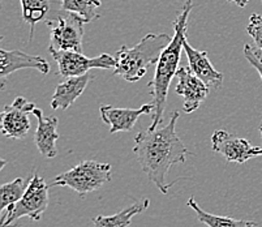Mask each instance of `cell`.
Returning a JSON list of instances; mask_svg holds the SVG:
<instances>
[{
	"label": "cell",
	"instance_id": "1",
	"mask_svg": "<svg viewBox=\"0 0 262 227\" xmlns=\"http://www.w3.org/2000/svg\"><path fill=\"white\" fill-rule=\"evenodd\" d=\"M179 112L173 111L170 120L163 128L141 131L135 137V152L141 169L147 179L161 191L167 195L175 181L167 183V175L171 166L184 163L189 150L176 133V120Z\"/></svg>",
	"mask_w": 262,
	"mask_h": 227
},
{
	"label": "cell",
	"instance_id": "2",
	"mask_svg": "<svg viewBox=\"0 0 262 227\" xmlns=\"http://www.w3.org/2000/svg\"><path fill=\"white\" fill-rule=\"evenodd\" d=\"M194 8L193 0H188L182 11L176 16L173 21V35L168 46L162 51L156 64V73L154 78L149 82L147 87L151 88L150 94L153 97L154 112L153 121L149 128L156 130L163 121L164 109H166V101H167L168 88L173 77L178 73L179 61L182 56V51L184 50V39L187 38V23L189 17L190 11Z\"/></svg>",
	"mask_w": 262,
	"mask_h": 227
},
{
	"label": "cell",
	"instance_id": "3",
	"mask_svg": "<svg viewBox=\"0 0 262 227\" xmlns=\"http://www.w3.org/2000/svg\"><path fill=\"white\" fill-rule=\"evenodd\" d=\"M172 37L166 33L146 34L136 46H121L116 51L114 76H121L128 82L140 81L151 66L158 63L162 51L168 46Z\"/></svg>",
	"mask_w": 262,
	"mask_h": 227
},
{
	"label": "cell",
	"instance_id": "4",
	"mask_svg": "<svg viewBox=\"0 0 262 227\" xmlns=\"http://www.w3.org/2000/svg\"><path fill=\"white\" fill-rule=\"evenodd\" d=\"M49 188L50 184H46L43 178L37 173L33 174L21 200L9 205L3 212L2 227H16V222L23 217L39 221L49 207Z\"/></svg>",
	"mask_w": 262,
	"mask_h": 227
},
{
	"label": "cell",
	"instance_id": "5",
	"mask_svg": "<svg viewBox=\"0 0 262 227\" xmlns=\"http://www.w3.org/2000/svg\"><path fill=\"white\" fill-rule=\"evenodd\" d=\"M111 164L95 161H84L54 179L51 187H70L81 197L99 190L111 181Z\"/></svg>",
	"mask_w": 262,
	"mask_h": 227
},
{
	"label": "cell",
	"instance_id": "6",
	"mask_svg": "<svg viewBox=\"0 0 262 227\" xmlns=\"http://www.w3.org/2000/svg\"><path fill=\"white\" fill-rule=\"evenodd\" d=\"M50 28L49 51L82 52L84 26L86 21L77 13L59 9L55 16L46 21Z\"/></svg>",
	"mask_w": 262,
	"mask_h": 227
},
{
	"label": "cell",
	"instance_id": "7",
	"mask_svg": "<svg viewBox=\"0 0 262 227\" xmlns=\"http://www.w3.org/2000/svg\"><path fill=\"white\" fill-rule=\"evenodd\" d=\"M55 61L58 64L59 75L61 77H76L89 73L90 69L115 68L116 60L110 54H101L95 58H88L77 51H52Z\"/></svg>",
	"mask_w": 262,
	"mask_h": 227
},
{
	"label": "cell",
	"instance_id": "8",
	"mask_svg": "<svg viewBox=\"0 0 262 227\" xmlns=\"http://www.w3.org/2000/svg\"><path fill=\"white\" fill-rule=\"evenodd\" d=\"M35 105L26 101L24 97H17L11 105L4 106L0 114V127L2 133L6 137L21 140L25 138L30 131L29 115L33 114Z\"/></svg>",
	"mask_w": 262,
	"mask_h": 227
},
{
	"label": "cell",
	"instance_id": "9",
	"mask_svg": "<svg viewBox=\"0 0 262 227\" xmlns=\"http://www.w3.org/2000/svg\"><path fill=\"white\" fill-rule=\"evenodd\" d=\"M211 148L223 155L227 162L244 163L251 158L262 155V148L253 147L247 138L239 137L225 130H218L211 136Z\"/></svg>",
	"mask_w": 262,
	"mask_h": 227
},
{
	"label": "cell",
	"instance_id": "10",
	"mask_svg": "<svg viewBox=\"0 0 262 227\" xmlns=\"http://www.w3.org/2000/svg\"><path fill=\"white\" fill-rule=\"evenodd\" d=\"M176 78H178L175 88L176 94L184 98L183 109L184 112L190 114L199 109L200 105L208 98L209 87L192 72L189 67H179Z\"/></svg>",
	"mask_w": 262,
	"mask_h": 227
},
{
	"label": "cell",
	"instance_id": "11",
	"mask_svg": "<svg viewBox=\"0 0 262 227\" xmlns=\"http://www.w3.org/2000/svg\"><path fill=\"white\" fill-rule=\"evenodd\" d=\"M102 121L110 126V133L129 132L133 130L141 115L153 114L154 104L142 105L140 109H119V107L102 105L99 107Z\"/></svg>",
	"mask_w": 262,
	"mask_h": 227
},
{
	"label": "cell",
	"instance_id": "12",
	"mask_svg": "<svg viewBox=\"0 0 262 227\" xmlns=\"http://www.w3.org/2000/svg\"><path fill=\"white\" fill-rule=\"evenodd\" d=\"M37 69L42 75L50 72V64L39 55H29L20 50H0V78L4 80L18 69Z\"/></svg>",
	"mask_w": 262,
	"mask_h": 227
},
{
	"label": "cell",
	"instance_id": "13",
	"mask_svg": "<svg viewBox=\"0 0 262 227\" xmlns=\"http://www.w3.org/2000/svg\"><path fill=\"white\" fill-rule=\"evenodd\" d=\"M33 115L37 118L38 126L35 130L34 142L37 149L45 158H54L58 154L56 141L59 140L58 118L56 116H45L43 111L35 107Z\"/></svg>",
	"mask_w": 262,
	"mask_h": 227
},
{
	"label": "cell",
	"instance_id": "14",
	"mask_svg": "<svg viewBox=\"0 0 262 227\" xmlns=\"http://www.w3.org/2000/svg\"><path fill=\"white\" fill-rule=\"evenodd\" d=\"M184 51L187 54L189 68L192 72L201 78L208 87H213L214 89H221L223 85V73L218 72L209 60V54L206 51L193 49L188 39H184Z\"/></svg>",
	"mask_w": 262,
	"mask_h": 227
},
{
	"label": "cell",
	"instance_id": "15",
	"mask_svg": "<svg viewBox=\"0 0 262 227\" xmlns=\"http://www.w3.org/2000/svg\"><path fill=\"white\" fill-rule=\"evenodd\" d=\"M90 73L76 77H68L66 81L60 82L55 89L51 99V107L54 110H68L76 102L78 97L85 92L90 82L93 81Z\"/></svg>",
	"mask_w": 262,
	"mask_h": 227
},
{
	"label": "cell",
	"instance_id": "16",
	"mask_svg": "<svg viewBox=\"0 0 262 227\" xmlns=\"http://www.w3.org/2000/svg\"><path fill=\"white\" fill-rule=\"evenodd\" d=\"M149 205V198H142L114 216H97L93 218V227H128L133 217L145 212Z\"/></svg>",
	"mask_w": 262,
	"mask_h": 227
},
{
	"label": "cell",
	"instance_id": "17",
	"mask_svg": "<svg viewBox=\"0 0 262 227\" xmlns=\"http://www.w3.org/2000/svg\"><path fill=\"white\" fill-rule=\"evenodd\" d=\"M187 205L196 212L197 218L208 227H257V223L254 221H244V219H235L231 218V217L215 216V214L205 212L200 208L194 197L188 198Z\"/></svg>",
	"mask_w": 262,
	"mask_h": 227
},
{
	"label": "cell",
	"instance_id": "18",
	"mask_svg": "<svg viewBox=\"0 0 262 227\" xmlns=\"http://www.w3.org/2000/svg\"><path fill=\"white\" fill-rule=\"evenodd\" d=\"M23 6V18L28 24H30V39L34 34V26L39 21L49 15L52 9V6L56 3V0H20Z\"/></svg>",
	"mask_w": 262,
	"mask_h": 227
},
{
	"label": "cell",
	"instance_id": "19",
	"mask_svg": "<svg viewBox=\"0 0 262 227\" xmlns=\"http://www.w3.org/2000/svg\"><path fill=\"white\" fill-rule=\"evenodd\" d=\"M101 0H61L60 8L77 13L88 23L98 20L101 17L95 9L101 7Z\"/></svg>",
	"mask_w": 262,
	"mask_h": 227
},
{
	"label": "cell",
	"instance_id": "20",
	"mask_svg": "<svg viewBox=\"0 0 262 227\" xmlns=\"http://www.w3.org/2000/svg\"><path fill=\"white\" fill-rule=\"evenodd\" d=\"M30 179V178H29ZM29 181L23 178H16L11 183H4L0 187V210L4 212L9 205L16 204L25 193Z\"/></svg>",
	"mask_w": 262,
	"mask_h": 227
},
{
	"label": "cell",
	"instance_id": "21",
	"mask_svg": "<svg viewBox=\"0 0 262 227\" xmlns=\"http://www.w3.org/2000/svg\"><path fill=\"white\" fill-rule=\"evenodd\" d=\"M247 32L254 40L257 49L262 51V16L257 15V13L251 15L247 26Z\"/></svg>",
	"mask_w": 262,
	"mask_h": 227
},
{
	"label": "cell",
	"instance_id": "22",
	"mask_svg": "<svg viewBox=\"0 0 262 227\" xmlns=\"http://www.w3.org/2000/svg\"><path fill=\"white\" fill-rule=\"evenodd\" d=\"M244 56L251 66H253L256 68V71L258 72L259 77L262 80V55L259 52V50H254L251 45H244Z\"/></svg>",
	"mask_w": 262,
	"mask_h": 227
},
{
	"label": "cell",
	"instance_id": "23",
	"mask_svg": "<svg viewBox=\"0 0 262 227\" xmlns=\"http://www.w3.org/2000/svg\"><path fill=\"white\" fill-rule=\"evenodd\" d=\"M228 2H233V3H236L240 8H244V7H247L249 0H228Z\"/></svg>",
	"mask_w": 262,
	"mask_h": 227
},
{
	"label": "cell",
	"instance_id": "24",
	"mask_svg": "<svg viewBox=\"0 0 262 227\" xmlns=\"http://www.w3.org/2000/svg\"><path fill=\"white\" fill-rule=\"evenodd\" d=\"M259 135H261V137H262V121H261V124H259Z\"/></svg>",
	"mask_w": 262,
	"mask_h": 227
}]
</instances>
